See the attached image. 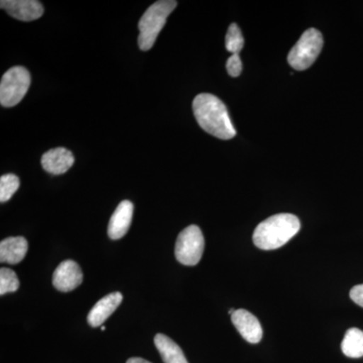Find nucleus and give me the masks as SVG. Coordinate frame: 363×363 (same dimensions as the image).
Listing matches in <instances>:
<instances>
[{"label":"nucleus","mask_w":363,"mask_h":363,"mask_svg":"<svg viewBox=\"0 0 363 363\" xmlns=\"http://www.w3.org/2000/svg\"><path fill=\"white\" fill-rule=\"evenodd\" d=\"M75 157L65 147H57L45 152L42 157V166L52 175H62L73 166Z\"/></svg>","instance_id":"obj_11"},{"label":"nucleus","mask_w":363,"mask_h":363,"mask_svg":"<svg viewBox=\"0 0 363 363\" xmlns=\"http://www.w3.org/2000/svg\"><path fill=\"white\" fill-rule=\"evenodd\" d=\"M234 312H235V309H233H233L229 310L228 313H229V315H230V316H231V315H233Z\"/></svg>","instance_id":"obj_22"},{"label":"nucleus","mask_w":363,"mask_h":363,"mask_svg":"<svg viewBox=\"0 0 363 363\" xmlns=\"http://www.w3.org/2000/svg\"><path fill=\"white\" fill-rule=\"evenodd\" d=\"M350 298L355 304L363 308V284L353 286L350 290Z\"/></svg>","instance_id":"obj_20"},{"label":"nucleus","mask_w":363,"mask_h":363,"mask_svg":"<svg viewBox=\"0 0 363 363\" xmlns=\"http://www.w3.org/2000/svg\"><path fill=\"white\" fill-rule=\"evenodd\" d=\"M0 6L9 16L21 21H35L44 14V6L37 0H2Z\"/></svg>","instance_id":"obj_9"},{"label":"nucleus","mask_w":363,"mask_h":363,"mask_svg":"<svg viewBox=\"0 0 363 363\" xmlns=\"http://www.w3.org/2000/svg\"><path fill=\"white\" fill-rule=\"evenodd\" d=\"M123 295L119 292H114L105 296L98 301L94 307L91 309L87 316V321L90 326L99 327L113 314L121 303L123 302Z\"/></svg>","instance_id":"obj_12"},{"label":"nucleus","mask_w":363,"mask_h":363,"mask_svg":"<svg viewBox=\"0 0 363 363\" xmlns=\"http://www.w3.org/2000/svg\"><path fill=\"white\" fill-rule=\"evenodd\" d=\"M21 182L18 176L7 174L0 178V202L9 201L20 188Z\"/></svg>","instance_id":"obj_17"},{"label":"nucleus","mask_w":363,"mask_h":363,"mask_svg":"<svg viewBox=\"0 0 363 363\" xmlns=\"http://www.w3.org/2000/svg\"><path fill=\"white\" fill-rule=\"evenodd\" d=\"M83 281V272L77 262L68 259L61 262L52 274V285L60 292H71Z\"/></svg>","instance_id":"obj_7"},{"label":"nucleus","mask_w":363,"mask_h":363,"mask_svg":"<svg viewBox=\"0 0 363 363\" xmlns=\"http://www.w3.org/2000/svg\"><path fill=\"white\" fill-rule=\"evenodd\" d=\"M231 321L235 326L236 330L240 332V335L247 342L257 344L262 340L264 335L262 325L259 319L247 310H235V312L231 315Z\"/></svg>","instance_id":"obj_8"},{"label":"nucleus","mask_w":363,"mask_h":363,"mask_svg":"<svg viewBox=\"0 0 363 363\" xmlns=\"http://www.w3.org/2000/svg\"><path fill=\"white\" fill-rule=\"evenodd\" d=\"M205 240L201 229L190 225L182 230L176 241V259L184 266L199 264L204 252Z\"/></svg>","instance_id":"obj_6"},{"label":"nucleus","mask_w":363,"mask_h":363,"mask_svg":"<svg viewBox=\"0 0 363 363\" xmlns=\"http://www.w3.org/2000/svg\"><path fill=\"white\" fill-rule=\"evenodd\" d=\"M245 45V39H243L242 33H241L240 26L236 23H231L227 30L225 38V48L227 51L234 54L240 55L241 50Z\"/></svg>","instance_id":"obj_16"},{"label":"nucleus","mask_w":363,"mask_h":363,"mask_svg":"<svg viewBox=\"0 0 363 363\" xmlns=\"http://www.w3.org/2000/svg\"><path fill=\"white\" fill-rule=\"evenodd\" d=\"M101 330L102 331H105V327L104 326H101Z\"/></svg>","instance_id":"obj_23"},{"label":"nucleus","mask_w":363,"mask_h":363,"mask_svg":"<svg viewBox=\"0 0 363 363\" xmlns=\"http://www.w3.org/2000/svg\"><path fill=\"white\" fill-rule=\"evenodd\" d=\"M28 250V243L23 236L6 238L0 242V262L9 264H20Z\"/></svg>","instance_id":"obj_13"},{"label":"nucleus","mask_w":363,"mask_h":363,"mask_svg":"<svg viewBox=\"0 0 363 363\" xmlns=\"http://www.w3.org/2000/svg\"><path fill=\"white\" fill-rule=\"evenodd\" d=\"M20 288V279L13 269L2 267L0 269V295L13 293Z\"/></svg>","instance_id":"obj_18"},{"label":"nucleus","mask_w":363,"mask_h":363,"mask_svg":"<svg viewBox=\"0 0 363 363\" xmlns=\"http://www.w3.org/2000/svg\"><path fill=\"white\" fill-rule=\"evenodd\" d=\"M178 2L174 0H161L155 2L147 9L140 23H138V47L142 51L152 49L162 28L167 23V18L173 13Z\"/></svg>","instance_id":"obj_3"},{"label":"nucleus","mask_w":363,"mask_h":363,"mask_svg":"<svg viewBox=\"0 0 363 363\" xmlns=\"http://www.w3.org/2000/svg\"><path fill=\"white\" fill-rule=\"evenodd\" d=\"M341 350L344 355L350 358L363 357V331L358 328H350L346 331Z\"/></svg>","instance_id":"obj_15"},{"label":"nucleus","mask_w":363,"mask_h":363,"mask_svg":"<svg viewBox=\"0 0 363 363\" xmlns=\"http://www.w3.org/2000/svg\"><path fill=\"white\" fill-rule=\"evenodd\" d=\"M226 70L231 77H238L242 72V62H241L240 55H231L227 60Z\"/></svg>","instance_id":"obj_19"},{"label":"nucleus","mask_w":363,"mask_h":363,"mask_svg":"<svg viewBox=\"0 0 363 363\" xmlns=\"http://www.w3.org/2000/svg\"><path fill=\"white\" fill-rule=\"evenodd\" d=\"M193 112L198 124L209 135L225 140L236 135L225 104L218 97L209 93L198 95L193 101Z\"/></svg>","instance_id":"obj_1"},{"label":"nucleus","mask_w":363,"mask_h":363,"mask_svg":"<svg viewBox=\"0 0 363 363\" xmlns=\"http://www.w3.org/2000/svg\"><path fill=\"white\" fill-rule=\"evenodd\" d=\"M30 85V74L25 67L16 66L7 70L0 82V104L13 107L26 96Z\"/></svg>","instance_id":"obj_5"},{"label":"nucleus","mask_w":363,"mask_h":363,"mask_svg":"<svg viewBox=\"0 0 363 363\" xmlns=\"http://www.w3.org/2000/svg\"><path fill=\"white\" fill-rule=\"evenodd\" d=\"M300 228V220L296 215L276 214L260 222L255 229L253 243L259 250H278L292 240Z\"/></svg>","instance_id":"obj_2"},{"label":"nucleus","mask_w":363,"mask_h":363,"mask_svg":"<svg viewBox=\"0 0 363 363\" xmlns=\"http://www.w3.org/2000/svg\"><path fill=\"white\" fill-rule=\"evenodd\" d=\"M133 210L135 207L128 200L119 203L109 220L108 236L111 240H121L128 233L133 221Z\"/></svg>","instance_id":"obj_10"},{"label":"nucleus","mask_w":363,"mask_h":363,"mask_svg":"<svg viewBox=\"0 0 363 363\" xmlns=\"http://www.w3.org/2000/svg\"><path fill=\"white\" fill-rule=\"evenodd\" d=\"M126 363H152L147 362V360L143 359V358L140 357H133L130 358V359L126 362Z\"/></svg>","instance_id":"obj_21"},{"label":"nucleus","mask_w":363,"mask_h":363,"mask_svg":"<svg viewBox=\"0 0 363 363\" xmlns=\"http://www.w3.org/2000/svg\"><path fill=\"white\" fill-rule=\"evenodd\" d=\"M155 344L164 363H189L180 346L168 336L157 334Z\"/></svg>","instance_id":"obj_14"},{"label":"nucleus","mask_w":363,"mask_h":363,"mask_svg":"<svg viewBox=\"0 0 363 363\" xmlns=\"http://www.w3.org/2000/svg\"><path fill=\"white\" fill-rule=\"evenodd\" d=\"M323 35L316 28H309L289 52L288 62L297 71L307 70L322 51Z\"/></svg>","instance_id":"obj_4"}]
</instances>
